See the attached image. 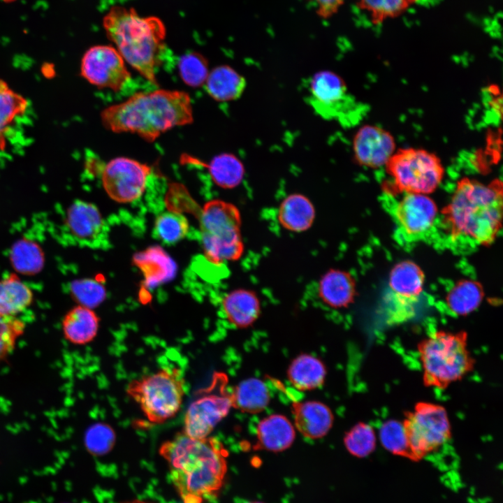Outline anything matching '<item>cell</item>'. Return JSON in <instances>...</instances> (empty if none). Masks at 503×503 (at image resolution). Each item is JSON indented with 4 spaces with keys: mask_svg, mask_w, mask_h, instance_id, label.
I'll return each instance as SVG.
<instances>
[{
    "mask_svg": "<svg viewBox=\"0 0 503 503\" xmlns=\"http://www.w3.org/2000/svg\"><path fill=\"white\" fill-rule=\"evenodd\" d=\"M159 453L183 503H202L222 487L227 452L215 437L194 438L182 431L163 442Z\"/></svg>",
    "mask_w": 503,
    "mask_h": 503,
    "instance_id": "6da1fadb",
    "label": "cell"
},
{
    "mask_svg": "<svg viewBox=\"0 0 503 503\" xmlns=\"http://www.w3.org/2000/svg\"><path fill=\"white\" fill-rule=\"evenodd\" d=\"M104 127L114 133H131L153 142L166 131L194 121L189 95L183 91L156 89L138 92L101 112Z\"/></svg>",
    "mask_w": 503,
    "mask_h": 503,
    "instance_id": "7a4b0ae2",
    "label": "cell"
},
{
    "mask_svg": "<svg viewBox=\"0 0 503 503\" xmlns=\"http://www.w3.org/2000/svg\"><path fill=\"white\" fill-rule=\"evenodd\" d=\"M502 184L495 180L486 184L469 177L460 179L443 211L444 227L452 241L471 246L487 245L501 228Z\"/></svg>",
    "mask_w": 503,
    "mask_h": 503,
    "instance_id": "3957f363",
    "label": "cell"
},
{
    "mask_svg": "<svg viewBox=\"0 0 503 503\" xmlns=\"http://www.w3.org/2000/svg\"><path fill=\"white\" fill-rule=\"evenodd\" d=\"M103 26L124 61L156 85V67L166 34L161 20L141 16L131 8L115 6L103 17Z\"/></svg>",
    "mask_w": 503,
    "mask_h": 503,
    "instance_id": "277c9868",
    "label": "cell"
},
{
    "mask_svg": "<svg viewBox=\"0 0 503 503\" xmlns=\"http://www.w3.org/2000/svg\"><path fill=\"white\" fill-rule=\"evenodd\" d=\"M467 337L463 330H438L418 342L425 386L444 390L474 369L475 360L468 350Z\"/></svg>",
    "mask_w": 503,
    "mask_h": 503,
    "instance_id": "5b68a950",
    "label": "cell"
},
{
    "mask_svg": "<svg viewBox=\"0 0 503 503\" xmlns=\"http://www.w3.org/2000/svg\"><path fill=\"white\" fill-rule=\"evenodd\" d=\"M199 221L202 248L209 262L219 265L242 257L245 244L237 206L220 199L209 201L200 212Z\"/></svg>",
    "mask_w": 503,
    "mask_h": 503,
    "instance_id": "8992f818",
    "label": "cell"
},
{
    "mask_svg": "<svg viewBox=\"0 0 503 503\" xmlns=\"http://www.w3.org/2000/svg\"><path fill=\"white\" fill-rule=\"evenodd\" d=\"M126 393L147 418L161 424L180 409L184 395V379L180 368H164L129 382Z\"/></svg>",
    "mask_w": 503,
    "mask_h": 503,
    "instance_id": "52a82bcc",
    "label": "cell"
},
{
    "mask_svg": "<svg viewBox=\"0 0 503 503\" xmlns=\"http://www.w3.org/2000/svg\"><path fill=\"white\" fill-rule=\"evenodd\" d=\"M385 167L398 189L404 193L430 194L444 175L440 158L423 148L398 149Z\"/></svg>",
    "mask_w": 503,
    "mask_h": 503,
    "instance_id": "ba28073f",
    "label": "cell"
},
{
    "mask_svg": "<svg viewBox=\"0 0 503 503\" xmlns=\"http://www.w3.org/2000/svg\"><path fill=\"white\" fill-rule=\"evenodd\" d=\"M402 421L408 439L409 458L418 460L438 449L451 437V426L444 407L418 402Z\"/></svg>",
    "mask_w": 503,
    "mask_h": 503,
    "instance_id": "9c48e42d",
    "label": "cell"
},
{
    "mask_svg": "<svg viewBox=\"0 0 503 503\" xmlns=\"http://www.w3.org/2000/svg\"><path fill=\"white\" fill-rule=\"evenodd\" d=\"M226 383L224 374L216 373L211 384L199 392L184 415L183 432L186 435L198 439L207 437L227 416L232 403Z\"/></svg>",
    "mask_w": 503,
    "mask_h": 503,
    "instance_id": "30bf717a",
    "label": "cell"
},
{
    "mask_svg": "<svg viewBox=\"0 0 503 503\" xmlns=\"http://www.w3.org/2000/svg\"><path fill=\"white\" fill-rule=\"evenodd\" d=\"M307 101L319 116L341 124L349 123L355 107L344 80L330 71H319L310 78Z\"/></svg>",
    "mask_w": 503,
    "mask_h": 503,
    "instance_id": "8fae6325",
    "label": "cell"
},
{
    "mask_svg": "<svg viewBox=\"0 0 503 503\" xmlns=\"http://www.w3.org/2000/svg\"><path fill=\"white\" fill-rule=\"evenodd\" d=\"M151 170L150 166L136 159L116 157L101 166L103 187L113 201L131 203L144 193Z\"/></svg>",
    "mask_w": 503,
    "mask_h": 503,
    "instance_id": "7c38bea8",
    "label": "cell"
},
{
    "mask_svg": "<svg viewBox=\"0 0 503 503\" xmlns=\"http://www.w3.org/2000/svg\"><path fill=\"white\" fill-rule=\"evenodd\" d=\"M80 74L90 84L119 91L131 79L125 61L112 45L89 48L82 56Z\"/></svg>",
    "mask_w": 503,
    "mask_h": 503,
    "instance_id": "4fadbf2b",
    "label": "cell"
},
{
    "mask_svg": "<svg viewBox=\"0 0 503 503\" xmlns=\"http://www.w3.org/2000/svg\"><path fill=\"white\" fill-rule=\"evenodd\" d=\"M391 212L397 234L407 242H414L430 231L437 210L434 201L426 194L405 193Z\"/></svg>",
    "mask_w": 503,
    "mask_h": 503,
    "instance_id": "5bb4252c",
    "label": "cell"
},
{
    "mask_svg": "<svg viewBox=\"0 0 503 503\" xmlns=\"http://www.w3.org/2000/svg\"><path fill=\"white\" fill-rule=\"evenodd\" d=\"M352 149L359 165L373 169L385 166L397 150L393 136L373 124H365L358 129L353 138Z\"/></svg>",
    "mask_w": 503,
    "mask_h": 503,
    "instance_id": "9a60e30c",
    "label": "cell"
},
{
    "mask_svg": "<svg viewBox=\"0 0 503 503\" xmlns=\"http://www.w3.org/2000/svg\"><path fill=\"white\" fill-rule=\"evenodd\" d=\"M104 226L98 207L89 202L78 200L67 209L62 231L67 240L85 246H94Z\"/></svg>",
    "mask_w": 503,
    "mask_h": 503,
    "instance_id": "2e32d148",
    "label": "cell"
},
{
    "mask_svg": "<svg viewBox=\"0 0 503 503\" xmlns=\"http://www.w3.org/2000/svg\"><path fill=\"white\" fill-rule=\"evenodd\" d=\"M291 412L296 429L308 439H316L325 437L333 424L334 416L331 409L319 401L293 402Z\"/></svg>",
    "mask_w": 503,
    "mask_h": 503,
    "instance_id": "e0dca14e",
    "label": "cell"
},
{
    "mask_svg": "<svg viewBox=\"0 0 503 503\" xmlns=\"http://www.w3.org/2000/svg\"><path fill=\"white\" fill-rule=\"evenodd\" d=\"M317 295L321 301L329 307H347L356 296V282L347 271L330 268L319 278Z\"/></svg>",
    "mask_w": 503,
    "mask_h": 503,
    "instance_id": "ac0fdd59",
    "label": "cell"
},
{
    "mask_svg": "<svg viewBox=\"0 0 503 503\" xmlns=\"http://www.w3.org/2000/svg\"><path fill=\"white\" fill-rule=\"evenodd\" d=\"M133 263L141 271L144 285L147 288L168 282L173 279L177 272L173 259L159 246H152L136 253Z\"/></svg>",
    "mask_w": 503,
    "mask_h": 503,
    "instance_id": "d6986e66",
    "label": "cell"
},
{
    "mask_svg": "<svg viewBox=\"0 0 503 503\" xmlns=\"http://www.w3.org/2000/svg\"><path fill=\"white\" fill-rule=\"evenodd\" d=\"M222 309L228 322L238 328L251 326L261 312L258 294L249 289L239 288L226 293L221 301Z\"/></svg>",
    "mask_w": 503,
    "mask_h": 503,
    "instance_id": "ffe728a7",
    "label": "cell"
},
{
    "mask_svg": "<svg viewBox=\"0 0 503 503\" xmlns=\"http://www.w3.org/2000/svg\"><path fill=\"white\" fill-rule=\"evenodd\" d=\"M295 438V428L289 418L282 414H272L258 423L254 449L282 452L292 445Z\"/></svg>",
    "mask_w": 503,
    "mask_h": 503,
    "instance_id": "44dd1931",
    "label": "cell"
},
{
    "mask_svg": "<svg viewBox=\"0 0 503 503\" xmlns=\"http://www.w3.org/2000/svg\"><path fill=\"white\" fill-rule=\"evenodd\" d=\"M316 210L312 201L305 195L292 193L280 202L277 213L279 225L286 231L302 233L314 224Z\"/></svg>",
    "mask_w": 503,
    "mask_h": 503,
    "instance_id": "7402d4cb",
    "label": "cell"
},
{
    "mask_svg": "<svg viewBox=\"0 0 503 503\" xmlns=\"http://www.w3.org/2000/svg\"><path fill=\"white\" fill-rule=\"evenodd\" d=\"M99 317L93 309L80 305L70 309L62 320V332L67 341L75 345L92 342L99 328Z\"/></svg>",
    "mask_w": 503,
    "mask_h": 503,
    "instance_id": "603a6c76",
    "label": "cell"
},
{
    "mask_svg": "<svg viewBox=\"0 0 503 503\" xmlns=\"http://www.w3.org/2000/svg\"><path fill=\"white\" fill-rule=\"evenodd\" d=\"M204 86L214 100L228 102L240 97L246 87V80L232 67L221 65L209 72Z\"/></svg>",
    "mask_w": 503,
    "mask_h": 503,
    "instance_id": "cb8c5ba5",
    "label": "cell"
},
{
    "mask_svg": "<svg viewBox=\"0 0 503 503\" xmlns=\"http://www.w3.org/2000/svg\"><path fill=\"white\" fill-rule=\"evenodd\" d=\"M326 367L318 358L308 353L296 357L287 370L291 384L301 391H312L321 387L326 379Z\"/></svg>",
    "mask_w": 503,
    "mask_h": 503,
    "instance_id": "d4e9b609",
    "label": "cell"
},
{
    "mask_svg": "<svg viewBox=\"0 0 503 503\" xmlns=\"http://www.w3.org/2000/svg\"><path fill=\"white\" fill-rule=\"evenodd\" d=\"M231 397L232 407L251 414L263 411L270 400L266 384L254 377L240 381L231 393Z\"/></svg>",
    "mask_w": 503,
    "mask_h": 503,
    "instance_id": "484cf974",
    "label": "cell"
},
{
    "mask_svg": "<svg viewBox=\"0 0 503 503\" xmlns=\"http://www.w3.org/2000/svg\"><path fill=\"white\" fill-rule=\"evenodd\" d=\"M31 289L15 274L0 280V315L16 316L33 301Z\"/></svg>",
    "mask_w": 503,
    "mask_h": 503,
    "instance_id": "4316f807",
    "label": "cell"
},
{
    "mask_svg": "<svg viewBox=\"0 0 503 503\" xmlns=\"http://www.w3.org/2000/svg\"><path fill=\"white\" fill-rule=\"evenodd\" d=\"M196 163L206 167L214 183L226 189L239 186L245 175L242 162L231 153L219 154L214 156L207 164L201 161Z\"/></svg>",
    "mask_w": 503,
    "mask_h": 503,
    "instance_id": "83f0119b",
    "label": "cell"
},
{
    "mask_svg": "<svg viewBox=\"0 0 503 503\" xmlns=\"http://www.w3.org/2000/svg\"><path fill=\"white\" fill-rule=\"evenodd\" d=\"M423 282L424 275L421 268L413 262L403 261L391 270L389 290L401 296L419 299Z\"/></svg>",
    "mask_w": 503,
    "mask_h": 503,
    "instance_id": "f1b7e54d",
    "label": "cell"
},
{
    "mask_svg": "<svg viewBox=\"0 0 503 503\" xmlns=\"http://www.w3.org/2000/svg\"><path fill=\"white\" fill-rule=\"evenodd\" d=\"M27 101L0 79V147L5 145L4 134L14 119L22 115Z\"/></svg>",
    "mask_w": 503,
    "mask_h": 503,
    "instance_id": "f546056e",
    "label": "cell"
},
{
    "mask_svg": "<svg viewBox=\"0 0 503 503\" xmlns=\"http://www.w3.org/2000/svg\"><path fill=\"white\" fill-rule=\"evenodd\" d=\"M480 285L472 281L459 282L447 296V305L458 315H467L476 309L482 300Z\"/></svg>",
    "mask_w": 503,
    "mask_h": 503,
    "instance_id": "4dcf8cb0",
    "label": "cell"
},
{
    "mask_svg": "<svg viewBox=\"0 0 503 503\" xmlns=\"http://www.w3.org/2000/svg\"><path fill=\"white\" fill-rule=\"evenodd\" d=\"M189 228L187 218L180 212L168 211L159 214L154 222V235L167 245L182 240Z\"/></svg>",
    "mask_w": 503,
    "mask_h": 503,
    "instance_id": "1f68e13d",
    "label": "cell"
},
{
    "mask_svg": "<svg viewBox=\"0 0 503 503\" xmlns=\"http://www.w3.org/2000/svg\"><path fill=\"white\" fill-rule=\"evenodd\" d=\"M344 444L347 451L356 458H365L376 449L377 435L368 423L358 422L344 436Z\"/></svg>",
    "mask_w": 503,
    "mask_h": 503,
    "instance_id": "d6a6232c",
    "label": "cell"
},
{
    "mask_svg": "<svg viewBox=\"0 0 503 503\" xmlns=\"http://www.w3.org/2000/svg\"><path fill=\"white\" fill-rule=\"evenodd\" d=\"M379 439L387 451L409 458V442L402 422L395 419L385 421L379 427Z\"/></svg>",
    "mask_w": 503,
    "mask_h": 503,
    "instance_id": "836d02e7",
    "label": "cell"
},
{
    "mask_svg": "<svg viewBox=\"0 0 503 503\" xmlns=\"http://www.w3.org/2000/svg\"><path fill=\"white\" fill-rule=\"evenodd\" d=\"M11 261L14 267L24 274H34L43 265V256L40 247L29 240H20L13 247Z\"/></svg>",
    "mask_w": 503,
    "mask_h": 503,
    "instance_id": "e575fe53",
    "label": "cell"
},
{
    "mask_svg": "<svg viewBox=\"0 0 503 503\" xmlns=\"http://www.w3.org/2000/svg\"><path fill=\"white\" fill-rule=\"evenodd\" d=\"M179 74L183 82L192 87L203 85L209 74L207 59L198 52H189L178 61Z\"/></svg>",
    "mask_w": 503,
    "mask_h": 503,
    "instance_id": "d590c367",
    "label": "cell"
},
{
    "mask_svg": "<svg viewBox=\"0 0 503 503\" xmlns=\"http://www.w3.org/2000/svg\"><path fill=\"white\" fill-rule=\"evenodd\" d=\"M71 291L80 305L91 309L99 306L106 298L104 285L95 279L74 281L71 285Z\"/></svg>",
    "mask_w": 503,
    "mask_h": 503,
    "instance_id": "8d00e7d4",
    "label": "cell"
},
{
    "mask_svg": "<svg viewBox=\"0 0 503 503\" xmlns=\"http://www.w3.org/2000/svg\"><path fill=\"white\" fill-rule=\"evenodd\" d=\"M419 299L399 296L388 290L384 297L383 309L388 321L403 322L413 317Z\"/></svg>",
    "mask_w": 503,
    "mask_h": 503,
    "instance_id": "74e56055",
    "label": "cell"
},
{
    "mask_svg": "<svg viewBox=\"0 0 503 503\" xmlns=\"http://www.w3.org/2000/svg\"><path fill=\"white\" fill-rule=\"evenodd\" d=\"M115 440L113 429L109 425L99 423L91 427L87 432L85 446L92 454L103 455L112 450Z\"/></svg>",
    "mask_w": 503,
    "mask_h": 503,
    "instance_id": "f35d334b",
    "label": "cell"
},
{
    "mask_svg": "<svg viewBox=\"0 0 503 503\" xmlns=\"http://www.w3.org/2000/svg\"><path fill=\"white\" fill-rule=\"evenodd\" d=\"M24 328V323L17 316L0 315V362L13 351Z\"/></svg>",
    "mask_w": 503,
    "mask_h": 503,
    "instance_id": "ab89813d",
    "label": "cell"
},
{
    "mask_svg": "<svg viewBox=\"0 0 503 503\" xmlns=\"http://www.w3.org/2000/svg\"><path fill=\"white\" fill-rule=\"evenodd\" d=\"M410 0H358L360 5L374 17L394 16L402 11Z\"/></svg>",
    "mask_w": 503,
    "mask_h": 503,
    "instance_id": "60d3db41",
    "label": "cell"
},
{
    "mask_svg": "<svg viewBox=\"0 0 503 503\" xmlns=\"http://www.w3.org/2000/svg\"><path fill=\"white\" fill-rule=\"evenodd\" d=\"M316 6L319 15L327 17L333 15L342 4L344 0H312Z\"/></svg>",
    "mask_w": 503,
    "mask_h": 503,
    "instance_id": "b9f144b4",
    "label": "cell"
},
{
    "mask_svg": "<svg viewBox=\"0 0 503 503\" xmlns=\"http://www.w3.org/2000/svg\"><path fill=\"white\" fill-rule=\"evenodd\" d=\"M126 503H150V502H144V501H142V500H133V501H131V502H126Z\"/></svg>",
    "mask_w": 503,
    "mask_h": 503,
    "instance_id": "7bdbcfd3",
    "label": "cell"
},
{
    "mask_svg": "<svg viewBox=\"0 0 503 503\" xmlns=\"http://www.w3.org/2000/svg\"><path fill=\"white\" fill-rule=\"evenodd\" d=\"M1 1H3V2H4V3H13V2H14V1H17V0H1Z\"/></svg>",
    "mask_w": 503,
    "mask_h": 503,
    "instance_id": "ee69618b",
    "label": "cell"
},
{
    "mask_svg": "<svg viewBox=\"0 0 503 503\" xmlns=\"http://www.w3.org/2000/svg\"><path fill=\"white\" fill-rule=\"evenodd\" d=\"M245 503H263V502H260V501H251V502H247Z\"/></svg>",
    "mask_w": 503,
    "mask_h": 503,
    "instance_id": "f6af8a7d",
    "label": "cell"
}]
</instances>
